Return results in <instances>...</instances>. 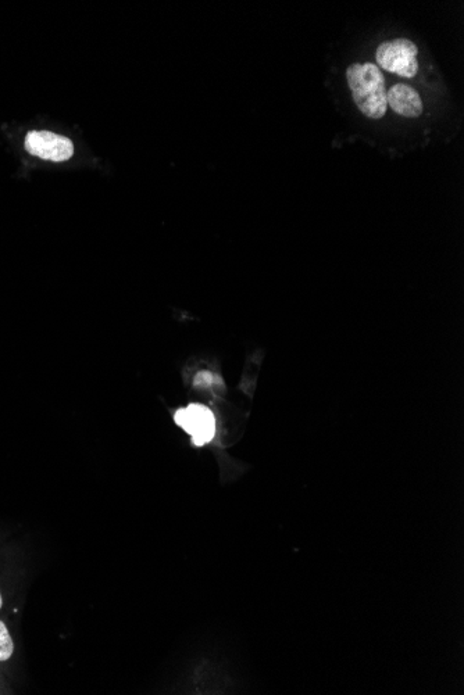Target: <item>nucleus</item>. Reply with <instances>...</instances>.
<instances>
[{"label": "nucleus", "mask_w": 464, "mask_h": 695, "mask_svg": "<svg viewBox=\"0 0 464 695\" xmlns=\"http://www.w3.org/2000/svg\"><path fill=\"white\" fill-rule=\"evenodd\" d=\"M353 102L364 117L381 120L387 114V81L376 63H352L345 71Z\"/></svg>", "instance_id": "f257e3e1"}, {"label": "nucleus", "mask_w": 464, "mask_h": 695, "mask_svg": "<svg viewBox=\"0 0 464 695\" xmlns=\"http://www.w3.org/2000/svg\"><path fill=\"white\" fill-rule=\"evenodd\" d=\"M376 62L380 70L412 80L420 70L419 46L408 38L383 41L377 46Z\"/></svg>", "instance_id": "f03ea898"}, {"label": "nucleus", "mask_w": 464, "mask_h": 695, "mask_svg": "<svg viewBox=\"0 0 464 695\" xmlns=\"http://www.w3.org/2000/svg\"><path fill=\"white\" fill-rule=\"evenodd\" d=\"M174 421L191 436L196 447L212 442L216 435V418L209 407L203 404H189L174 415Z\"/></svg>", "instance_id": "7ed1b4c3"}, {"label": "nucleus", "mask_w": 464, "mask_h": 695, "mask_svg": "<svg viewBox=\"0 0 464 695\" xmlns=\"http://www.w3.org/2000/svg\"><path fill=\"white\" fill-rule=\"evenodd\" d=\"M26 150L39 159L66 161L74 154L73 142L66 136L52 134L48 131H32L26 136Z\"/></svg>", "instance_id": "20e7f679"}, {"label": "nucleus", "mask_w": 464, "mask_h": 695, "mask_svg": "<svg viewBox=\"0 0 464 695\" xmlns=\"http://www.w3.org/2000/svg\"><path fill=\"white\" fill-rule=\"evenodd\" d=\"M387 105L395 114L405 118L420 117L424 111V103L419 91L405 82H399L389 88Z\"/></svg>", "instance_id": "39448f33"}, {"label": "nucleus", "mask_w": 464, "mask_h": 695, "mask_svg": "<svg viewBox=\"0 0 464 695\" xmlns=\"http://www.w3.org/2000/svg\"><path fill=\"white\" fill-rule=\"evenodd\" d=\"M14 643L5 623L0 621V661L12 658Z\"/></svg>", "instance_id": "423d86ee"}, {"label": "nucleus", "mask_w": 464, "mask_h": 695, "mask_svg": "<svg viewBox=\"0 0 464 695\" xmlns=\"http://www.w3.org/2000/svg\"><path fill=\"white\" fill-rule=\"evenodd\" d=\"M2 605H3V598H2V594H0V608H2Z\"/></svg>", "instance_id": "0eeeda50"}]
</instances>
